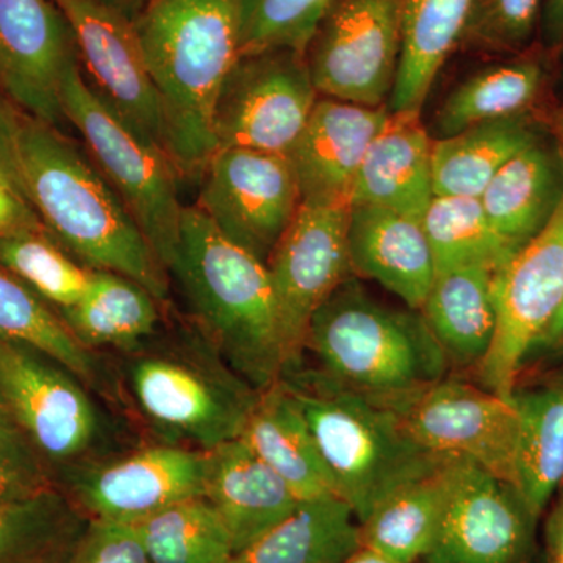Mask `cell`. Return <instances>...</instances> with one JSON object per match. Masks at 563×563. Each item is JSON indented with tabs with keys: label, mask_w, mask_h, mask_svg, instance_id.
I'll return each instance as SVG.
<instances>
[{
	"label": "cell",
	"mask_w": 563,
	"mask_h": 563,
	"mask_svg": "<svg viewBox=\"0 0 563 563\" xmlns=\"http://www.w3.org/2000/svg\"><path fill=\"white\" fill-rule=\"evenodd\" d=\"M166 310L135 280L106 269H92L84 298L57 313L85 350L122 352L157 333L165 322Z\"/></svg>",
	"instance_id": "cell-26"
},
{
	"label": "cell",
	"mask_w": 563,
	"mask_h": 563,
	"mask_svg": "<svg viewBox=\"0 0 563 563\" xmlns=\"http://www.w3.org/2000/svg\"><path fill=\"white\" fill-rule=\"evenodd\" d=\"M544 539L548 563H563V488L548 517Z\"/></svg>",
	"instance_id": "cell-44"
},
{
	"label": "cell",
	"mask_w": 563,
	"mask_h": 563,
	"mask_svg": "<svg viewBox=\"0 0 563 563\" xmlns=\"http://www.w3.org/2000/svg\"><path fill=\"white\" fill-rule=\"evenodd\" d=\"M70 563H152L135 523L90 518Z\"/></svg>",
	"instance_id": "cell-41"
},
{
	"label": "cell",
	"mask_w": 563,
	"mask_h": 563,
	"mask_svg": "<svg viewBox=\"0 0 563 563\" xmlns=\"http://www.w3.org/2000/svg\"><path fill=\"white\" fill-rule=\"evenodd\" d=\"M58 488L54 468L20 428H0V503H21Z\"/></svg>",
	"instance_id": "cell-40"
},
{
	"label": "cell",
	"mask_w": 563,
	"mask_h": 563,
	"mask_svg": "<svg viewBox=\"0 0 563 563\" xmlns=\"http://www.w3.org/2000/svg\"><path fill=\"white\" fill-rule=\"evenodd\" d=\"M24 118V111L0 88V184L31 203L22 172L21 133Z\"/></svg>",
	"instance_id": "cell-42"
},
{
	"label": "cell",
	"mask_w": 563,
	"mask_h": 563,
	"mask_svg": "<svg viewBox=\"0 0 563 563\" xmlns=\"http://www.w3.org/2000/svg\"><path fill=\"white\" fill-rule=\"evenodd\" d=\"M350 210L346 202L302 201L269 258L287 357L285 369L301 362L313 313L351 276Z\"/></svg>",
	"instance_id": "cell-15"
},
{
	"label": "cell",
	"mask_w": 563,
	"mask_h": 563,
	"mask_svg": "<svg viewBox=\"0 0 563 563\" xmlns=\"http://www.w3.org/2000/svg\"><path fill=\"white\" fill-rule=\"evenodd\" d=\"M351 272L383 285L420 312L435 279V263L420 221L373 206H351Z\"/></svg>",
	"instance_id": "cell-20"
},
{
	"label": "cell",
	"mask_w": 563,
	"mask_h": 563,
	"mask_svg": "<svg viewBox=\"0 0 563 563\" xmlns=\"http://www.w3.org/2000/svg\"><path fill=\"white\" fill-rule=\"evenodd\" d=\"M79 63L54 0H0V88L29 117L66 131L63 81Z\"/></svg>",
	"instance_id": "cell-18"
},
{
	"label": "cell",
	"mask_w": 563,
	"mask_h": 563,
	"mask_svg": "<svg viewBox=\"0 0 563 563\" xmlns=\"http://www.w3.org/2000/svg\"><path fill=\"white\" fill-rule=\"evenodd\" d=\"M332 0H240L242 54L291 49L306 54ZM240 54V55H242Z\"/></svg>",
	"instance_id": "cell-38"
},
{
	"label": "cell",
	"mask_w": 563,
	"mask_h": 563,
	"mask_svg": "<svg viewBox=\"0 0 563 563\" xmlns=\"http://www.w3.org/2000/svg\"><path fill=\"white\" fill-rule=\"evenodd\" d=\"M0 396L55 474L106 457V415L90 388L44 352L0 340Z\"/></svg>",
	"instance_id": "cell-8"
},
{
	"label": "cell",
	"mask_w": 563,
	"mask_h": 563,
	"mask_svg": "<svg viewBox=\"0 0 563 563\" xmlns=\"http://www.w3.org/2000/svg\"><path fill=\"white\" fill-rule=\"evenodd\" d=\"M99 2L121 11L122 14H125V16L131 18L133 21L146 0H99Z\"/></svg>",
	"instance_id": "cell-47"
},
{
	"label": "cell",
	"mask_w": 563,
	"mask_h": 563,
	"mask_svg": "<svg viewBox=\"0 0 563 563\" xmlns=\"http://www.w3.org/2000/svg\"><path fill=\"white\" fill-rule=\"evenodd\" d=\"M343 563H398L393 561V559L387 558V555L379 553V551L372 550L368 547L358 548L355 553H352L350 558L346 559Z\"/></svg>",
	"instance_id": "cell-46"
},
{
	"label": "cell",
	"mask_w": 563,
	"mask_h": 563,
	"mask_svg": "<svg viewBox=\"0 0 563 563\" xmlns=\"http://www.w3.org/2000/svg\"><path fill=\"white\" fill-rule=\"evenodd\" d=\"M548 128H550V133L553 135L555 143L559 144V147H561L563 154V109L554 110L551 113Z\"/></svg>",
	"instance_id": "cell-49"
},
{
	"label": "cell",
	"mask_w": 563,
	"mask_h": 563,
	"mask_svg": "<svg viewBox=\"0 0 563 563\" xmlns=\"http://www.w3.org/2000/svg\"><path fill=\"white\" fill-rule=\"evenodd\" d=\"M309 422L331 474L333 492L358 523L393 493L442 466L448 459L422 448L390 404L299 363L280 377Z\"/></svg>",
	"instance_id": "cell-5"
},
{
	"label": "cell",
	"mask_w": 563,
	"mask_h": 563,
	"mask_svg": "<svg viewBox=\"0 0 563 563\" xmlns=\"http://www.w3.org/2000/svg\"><path fill=\"white\" fill-rule=\"evenodd\" d=\"M536 521L512 484L457 459L442 523L421 563H528Z\"/></svg>",
	"instance_id": "cell-17"
},
{
	"label": "cell",
	"mask_w": 563,
	"mask_h": 563,
	"mask_svg": "<svg viewBox=\"0 0 563 563\" xmlns=\"http://www.w3.org/2000/svg\"><path fill=\"white\" fill-rule=\"evenodd\" d=\"M21 157L29 201L52 239L88 268L135 280L168 309V273L85 144L25 114Z\"/></svg>",
	"instance_id": "cell-1"
},
{
	"label": "cell",
	"mask_w": 563,
	"mask_h": 563,
	"mask_svg": "<svg viewBox=\"0 0 563 563\" xmlns=\"http://www.w3.org/2000/svg\"><path fill=\"white\" fill-rule=\"evenodd\" d=\"M207 472L206 451L161 443L70 466L55 477L88 517L136 523L174 504L206 496Z\"/></svg>",
	"instance_id": "cell-13"
},
{
	"label": "cell",
	"mask_w": 563,
	"mask_h": 563,
	"mask_svg": "<svg viewBox=\"0 0 563 563\" xmlns=\"http://www.w3.org/2000/svg\"><path fill=\"white\" fill-rule=\"evenodd\" d=\"M122 385L163 443L213 451L240 439L262 391L233 372L191 324L163 325L120 352Z\"/></svg>",
	"instance_id": "cell-4"
},
{
	"label": "cell",
	"mask_w": 563,
	"mask_h": 563,
	"mask_svg": "<svg viewBox=\"0 0 563 563\" xmlns=\"http://www.w3.org/2000/svg\"><path fill=\"white\" fill-rule=\"evenodd\" d=\"M303 350L320 372L385 402L440 383L451 365L418 310L377 302L351 276L313 313Z\"/></svg>",
	"instance_id": "cell-6"
},
{
	"label": "cell",
	"mask_w": 563,
	"mask_h": 563,
	"mask_svg": "<svg viewBox=\"0 0 563 563\" xmlns=\"http://www.w3.org/2000/svg\"><path fill=\"white\" fill-rule=\"evenodd\" d=\"M31 229L46 228L31 203L0 184V236Z\"/></svg>",
	"instance_id": "cell-43"
},
{
	"label": "cell",
	"mask_w": 563,
	"mask_h": 563,
	"mask_svg": "<svg viewBox=\"0 0 563 563\" xmlns=\"http://www.w3.org/2000/svg\"><path fill=\"white\" fill-rule=\"evenodd\" d=\"M190 322L224 362L265 391L287 366L268 265L231 242L198 207H185L168 266Z\"/></svg>",
	"instance_id": "cell-3"
},
{
	"label": "cell",
	"mask_w": 563,
	"mask_h": 563,
	"mask_svg": "<svg viewBox=\"0 0 563 563\" xmlns=\"http://www.w3.org/2000/svg\"><path fill=\"white\" fill-rule=\"evenodd\" d=\"M421 224L435 274L463 266L498 269L517 252L495 231L479 198L433 196Z\"/></svg>",
	"instance_id": "cell-35"
},
{
	"label": "cell",
	"mask_w": 563,
	"mask_h": 563,
	"mask_svg": "<svg viewBox=\"0 0 563 563\" xmlns=\"http://www.w3.org/2000/svg\"><path fill=\"white\" fill-rule=\"evenodd\" d=\"M457 459H448L380 503L361 525L363 547L398 563L422 562L442 523Z\"/></svg>",
	"instance_id": "cell-30"
},
{
	"label": "cell",
	"mask_w": 563,
	"mask_h": 563,
	"mask_svg": "<svg viewBox=\"0 0 563 563\" xmlns=\"http://www.w3.org/2000/svg\"><path fill=\"white\" fill-rule=\"evenodd\" d=\"M0 428H18L13 417H11L9 407L3 402L2 396H0Z\"/></svg>",
	"instance_id": "cell-50"
},
{
	"label": "cell",
	"mask_w": 563,
	"mask_h": 563,
	"mask_svg": "<svg viewBox=\"0 0 563 563\" xmlns=\"http://www.w3.org/2000/svg\"><path fill=\"white\" fill-rule=\"evenodd\" d=\"M301 203L288 155L233 147L210 158L195 207L231 242L268 265Z\"/></svg>",
	"instance_id": "cell-14"
},
{
	"label": "cell",
	"mask_w": 563,
	"mask_h": 563,
	"mask_svg": "<svg viewBox=\"0 0 563 563\" xmlns=\"http://www.w3.org/2000/svg\"><path fill=\"white\" fill-rule=\"evenodd\" d=\"M473 0H404L398 77L388 111L420 117L437 74L457 49Z\"/></svg>",
	"instance_id": "cell-27"
},
{
	"label": "cell",
	"mask_w": 563,
	"mask_h": 563,
	"mask_svg": "<svg viewBox=\"0 0 563 563\" xmlns=\"http://www.w3.org/2000/svg\"><path fill=\"white\" fill-rule=\"evenodd\" d=\"M62 103L68 124L80 133L92 161L131 210L168 273L185 209L179 201L180 177L173 162L92 95L81 76L80 63L66 74Z\"/></svg>",
	"instance_id": "cell-7"
},
{
	"label": "cell",
	"mask_w": 563,
	"mask_h": 563,
	"mask_svg": "<svg viewBox=\"0 0 563 563\" xmlns=\"http://www.w3.org/2000/svg\"><path fill=\"white\" fill-rule=\"evenodd\" d=\"M432 143L417 114H393L352 181L351 206H373L422 221L433 196Z\"/></svg>",
	"instance_id": "cell-22"
},
{
	"label": "cell",
	"mask_w": 563,
	"mask_h": 563,
	"mask_svg": "<svg viewBox=\"0 0 563 563\" xmlns=\"http://www.w3.org/2000/svg\"><path fill=\"white\" fill-rule=\"evenodd\" d=\"M510 401L520 417L517 490L539 520L563 484V377Z\"/></svg>",
	"instance_id": "cell-32"
},
{
	"label": "cell",
	"mask_w": 563,
	"mask_h": 563,
	"mask_svg": "<svg viewBox=\"0 0 563 563\" xmlns=\"http://www.w3.org/2000/svg\"><path fill=\"white\" fill-rule=\"evenodd\" d=\"M404 0H332L306 51L318 95L388 107L402 44Z\"/></svg>",
	"instance_id": "cell-9"
},
{
	"label": "cell",
	"mask_w": 563,
	"mask_h": 563,
	"mask_svg": "<svg viewBox=\"0 0 563 563\" xmlns=\"http://www.w3.org/2000/svg\"><path fill=\"white\" fill-rule=\"evenodd\" d=\"M0 266L55 312L79 302L92 279V269L62 247L46 229L0 236Z\"/></svg>",
	"instance_id": "cell-37"
},
{
	"label": "cell",
	"mask_w": 563,
	"mask_h": 563,
	"mask_svg": "<svg viewBox=\"0 0 563 563\" xmlns=\"http://www.w3.org/2000/svg\"><path fill=\"white\" fill-rule=\"evenodd\" d=\"M88 521L62 488L0 503V563H70Z\"/></svg>",
	"instance_id": "cell-33"
},
{
	"label": "cell",
	"mask_w": 563,
	"mask_h": 563,
	"mask_svg": "<svg viewBox=\"0 0 563 563\" xmlns=\"http://www.w3.org/2000/svg\"><path fill=\"white\" fill-rule=\"evenodd\" d=\"M542 33L548 46L558 47L563 43V0H544Z\"/></svg>",
	"instance_id": "cell-45"
},
{
	"label": "cell",
	"mask_w": 563,
	"mask_h": 563,
	"mask_svg": "<svg viewBox=\"0 0 563 563\" xmlns=\"http://www.w3.org/2000/svg\"><path fill=\"white\" fill-rule=\"evenodd\" d=\"M542 63L531 57L476 70L446 96L432 122L433 140L448 139L481 122L528 113L542 90Z\"/></svg>",
	"instance_id": "cell-31"
},
{
	"label": "cell",
	"mask_w": 563,
	"mask_h": 563,
	"mask_svg": "<svg viewBox=\"0 0 563 563\" xmlns=\"http://www.w3.org/2000/svg\"><path fill=\"white\" fill-rule=\"evenodd\" d=\"M133 25L161 98L169 161L180 179L201 180L218 151V95L242 54L240 0H146Z\"/></svg>",
	"instance_id": "cell-2"
},
{
	"label": "cell",
	"mask_w": 563,
	"mask_h": 563,
	"mask_svg": "<svg viewBox=\"0 0 563 563\" xmlns=\"http://www.w3.org/2000/svg\"><path fill=\"white\" fill-rule=\"evenodd\" d=\"M388 117V107L369 109L320 96L287 154L302 201L351 203L355 174Z\"/></svg>",
	"instance_id": "cell-19"
},
{
	"label": "cell",
	"mask_w": 563,
	"mask_h": 563,
	"mask_svg": "<svg viewBox=\"0 0 563 563\" xmlns=\"http://www.w3.org/2000/svg\"><path fill=\"white\" fill-rule=\"evenodd\" d=\"M0 340L27 344L49 355L81 383L106 391L107 377L96 352L85 350L54 309L0 266Z\"/></svg>",
	"instance_id": "cell-34"
},
{
	"label": "cell",
	"mask_w": 563,
	"mask_h": 563,
	"mask_svg": "<svg viewBox=\"0 0 563 563\" xmlns=\"http://www.w3.org/2000/svg\"><path fill=\"white\" fill-rule=\"evenodd\" d=\"M493 295L495 336L477 369L483 387L510 398L526 355L563 303V201L547 228L496 269Z\"/></svg>",
	"instance_id": "cell-11"
},
{
	"label": "cell",
	"mask_w": 563,
	"mask_h": 563,
	"mask_svg": "<svg viewBox=\"0 0 563 563\" xmlns=\"http://www.w3.org/2000/svg\"><path fill=\"white\" fill-rule=\"evenodd\" d=\"M206 498L228 529L235 554L290 517L301 503L242 439L209 451Z\"/></svg>",
	"instance_id": "cell-21"
},
{
	"label": "cell",
	"mask_w": 563,
	"mask_h": 563,
	"mask_svg": "<svg viewBox=\"0 0 563 563\" xmlns=\"http://www.w3.org/2000/svg\"><path fill=\"white\" fill-rule=\"evenodd\" d=\"M54 2L69 22L81 76L92 95L168 155L161 98L131 18L99 0Z\"/></svg>",
	"instance_id": "cell-16"
},
{
	"label": "cell",
	"mask_w": 563,
	"mask_h": 563,
	"mask_svg": "<svg viewBox=\"0 0 563 563\" xmlns=\"http://www.w3.org/2000/svg\"><path fill=\"white\" fill-rule=\"evenodd\" d=\"M544 0H473L459 47L477 54L515 55L542 25Z\"/></svg>",
	"instance_id": "cell-39"
},
{
	"label": "cell",
	"mask_w": 563,
	"mask_h": 563,
	"mask_svg": "<svg viewBox=\"0 0 563 563\" xmlns=\"http://www.w3.org/2000/svg\"><path fill=\"white\" fill-rule=\"evenodd\" d=\"M152 563H231V536L206 496L136 521Z\"/></svg>",
	"instance_id": "cell-36"
},
{
	"label": "cell",
	"mask_w": 563,
	"mask_h": 563,
	"mask_svg": "<svg viewBox=\"0 0 563 563\" xmlns=\"http://www.w3.org/2000/svg\"><path fill=\"white\" fill-rule=\"evenodd\" d=\"M490 266L435 274L420 313L450 363L479 368L496 331Z\"/></svg>",
	"instance_id": "cell-25"
},
{
	"label": "cell",
	"mask_w": 563,
	"mask_h": 563,
	"mask_svg": "<svg viewBox=\"0 0 563 563\" xmlns=\"http://www.w3.org/2000/svg\"><path fill=\"white\" fill-rule=\"evenodd\" d=\"M540 135L539 125L528 111L433 140V192L481 198L503 166Z\"/></svg>",
	"instance_id": "cell-28"
},
{
	"label": "cell",
	"mask_w": 563,
	"mask_h": 563,
	"mask_svg": "<svg viewBox=\"0 0 563 563\" xmlns=\"http://www.w3.org/2000/svg\"><path fill=\"white\" fill-rule=\"evenodd\" d=\"M240 439L279 474L299 501L335 495L309 422L282 380L262 391Z\"/></svg>",
	"instance_id": "cell-24"
},
{
	"label": "cell",
	"mask_w": 563,
	"mask_h": 563,
	"mask_svg": "<svg viewBox=\"0 0 563 563\" xmlns=\"http://www.w3.org/2000/svg\"><path fill=\"white\" fill-rule=\"evenodd\" d=\"M318 99L306 54L269 49L240 55L214 106L218 151L236 147L287 155Z\"/></svg>",
	"instance_id": "cell-10"
},
{
	"label": "cell",
	"mask_w": 563,
	"mask_h": 563,
	"mask_svg": "<svg viewBox=\"0 0 563 563\" xmlns=\"http://www.w3.org/2000/svg\"><path fill=\"white\" fill-rule=\"evenodd\" d=\"M361 547V523L350 504L325 495L299 503L231 563H343Z\"/></svg>",
	"instance_id": "cell-29"
},
{
	"label": "cell",
	"mask_w": 563,
	"mask_h": 563,
	"mask_svg": "<svg viewBox=\"0 0 563 563\" xmlns=\"http://www.w3.org/2000/svg\"><path fill=\"white\" fill-rule=\"evenodd\" d=\"M387 404L426 450L476 463L517 488L520 417L510 398L444 377Z\"/></svg>",
	"instance_id": "cell-12"
},
{
	"label": "cell",
	"mask_w": 563,
	"mask_h": 563,
	"mask_svg": "<svg viewBox=\"0 0 563 563\" xmlns=\"http://www.w3.org/2000/svg\"><path fill=\"white\" fill-rule=\"evenodd\" d=\"M542 342L547 344L563 342V303L561 310L555 314L553 322H551L550 328H548L547 333H544Z\"/></svg>",
	"instance_id": "cell-48"
},
{
	"label": "cell",
	"mask_w": 563,
	"mask_h": 563,
	"mask_svg": "<svg viewBox=\"0 0 563 563\" xmlns=\"http://www.w3.org/2000/svg\"><path fill=\"white\" fill-rule=\"evenodd\" d=\"M481 202L495 231L515 251L547 228L563 201V154L540 135L493 177Z\"/></svg>",
	"instance_id": "cell-23"
}]
</instances>
